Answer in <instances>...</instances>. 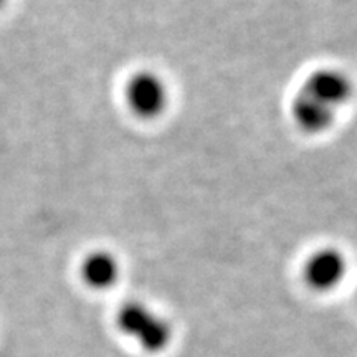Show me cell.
Segmentation results:
<instances>
[{
	"label": "cell",
	"mask_w": 357,
	"mask_h": 357,
	"mask_svg": "<svg viewBox=\"0 0 357 357\" xmlns=\"http://www.w3.org/2000/svg\"><path fill=\"white\" fill-rule=\"evenodd\" d=\"M118 328L124 334L139 342L147 352H160L169 346L172 339V329L169 323L159 314L137 301H129L119 307Z\"/></svg>",
	"instance_id": "6da1fadb"
},
{
	"label": "cell",
	"mask_w": 357,
	"mask_h": 357,
	"mask_svg": "<svg viewBox=\"0 0 357 357\" xmlns=\"http://www.w3.org/2000/svg\"><path fill=\"white\" fill-rule=\"evenodd\" d=\"M124 100L137 118L155 119L167 109L169 88L154 71H137L124 86Z\"/></svg>",
	"instance_id": "7a4b0ae2"
},
{
	"label": "cell",
	"mask_w": 357,
	"mask_h": 357,
	"mask_svg": "<svg viewBox=\"0 0 357 357\" xmlns=\"http://www.w3.org/2000/svg\"><path fill=\"white\" fill-rule=\"evenodd\" d=\"M303 91L337 111L347 105L354 95V83L351 77L339 68H318L305 79Z\"/></svg>",
	"instance_id": "3957f363"
},
{
	"label": "cell",
	"mask_w": 357,
	"mask_h": 357,
	"mask_svg": "<svg viewBox=\"0 0 357 357\" xmlns=\"http://www.w3.org/2000/svg\"><path fill=\"white\" fill-rule=\"evenodd\" d=\"M347 273V260L341 250L326 247L316 250L306 260L305 281L314 291H331L344 280Z\"/></svg>",
	"instance_id": "277c9868"
},
{
	"label": "cell",
	"mask_w": 357,
	"mask_h": 357,
	"mask_svg": "<svg viewBox=\"0 0 357 357\" xmlns=\"http://www.w3.org/2000/svg\"><path fill=\"white\" fill-rule=\"evenodd\" d=\"M336 113L337 111L326 106L324 102L318 101L316 98L310 96L307 93L303 91V89H300V93L293 98V121L296 123V126L300 128L303 132L321 134L328 131V129L334 124Z\"/></svg>",
	"instance_id": "5b68a950"
},
{
	"label": "cell",
	"mask_w": 357,
	"mask_h": 357,
	"mask_svg": "<svg viewBox=\"0 0 357 357\" xmlns=\"http://www.w3.org/2000/svg\"><path fill=\"white\" fill-rule=\"evenodd\" d=\"M119 275H121V266H119L118 258L106 250H96L89 255L84 257L82 263V278L89 288L109 289L118 283Z\"/></svg>",
	"instance_id": "8992f818"
},
{
	"label": "cell",
	"mask_w": 357,
	"mask_h": 357,
	"mask_svg": "<svg viewBox=\"0 0 357 357\" xmlns=\"http://www.w3.org/2000/svg\"><path fill=\"white\" fill-rule=\"evenodd\" d=\"M6 2H7V0H0V8L6 6Z\"/></svg>",
	"instance_id": "52a82bcc"
}]
</instances>
